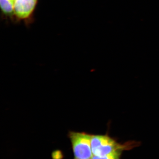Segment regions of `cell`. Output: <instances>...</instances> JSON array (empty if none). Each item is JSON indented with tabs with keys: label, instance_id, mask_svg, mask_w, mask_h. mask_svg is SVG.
Segmentation results:
<instances>
[{
	"label": "cell",
	"instance_id": "6da1fadb",
	"mask_svg": "<svg viewBox=\"0 0 159 159\" xmlns=\"http://www.w3.org/2000/svg\"><path fill=\"white\" fill-rule=\"evenodd\" d=\"M91 148L93 156L102 157L122 151L130 145H121L107 135H92Z\"/></svg>",
	"mask_w": 159,
	"mask_h": 159
},
{
	"label": "cell",
	"instance_id": "5b68a950",
	"mask_svg": "<svg viewBox=\"0 0 159 159\" xmlns=\"http://www.w3.org/2000/svg\"><path fill=\"white\" fill-rule=\"evenodd\" d=\"M122 152L121 151L115 152L104 156H93L91 159H120Z\"/></svg>",
	"mask_w": 159,
	"mask_h": 159
},
{
	"label": "cell",
	"instance_id": "52a82bcc",
	"mask_svg": "<svg viewBox=\"0 0 159 159\" xmlns=\"http://www.w3.org/2000/svg\"></svg>",
	"mask_w": 159,
	"mask_h": 159
},
{
	"label": "cell",
	"instance_id": "3957f363",
	"mask_svg": "<svg viewBox=\"0 0 159 159\" xmlns=\"http://www.w3.org/2000/svg\"><path fill=\"white\" fill-rule=\"evenodd\" d=\"M37 0H15L14 12L20 18L29 17L34 9Z\"/></svg>",
	"mask_w": 159,
	"mask_h": 159
},
{
	"label": "cell",
	"instance_id": "8992f818",
	"mask_svg": "<svg viewBox=\"0 0 159 159\" xmlns=\"http://www.w3.org/2000/svg\"><path fill=\"white\" fill-rule=\"evenodd\" d=\"M11 1H12V2H14V1H15V0H11Z\"/></svg>",
	"mask_w": 159,
	"mask_h": 159
},
{
	"label": "cell",
	"instance_id": "277c9868",
	"mask_svg": "<svg viewBox=\"0 0 159 159\" xmlns=\"http://www.w3.org/2000/svg\"><path fill=\"white\" fill-rule=\"evenodd\" d=\"M2 10L6 13L14 11V2L11 0H0Z\"/></svg>",
	"mask_w": 159,
	"mask_h": 159
},
{
	"label": "cell",
	"instance_id": "7a4b0ae2",
	"mask_svg": "<svg viewBox=\"0 0 159 159\" xmlns=\"http://www.w3.org/2000/svg\"><path fill=\"white\" fill-rule=\"evenodd\" d=\"M70 140L75 159H91L93 156L91 148L92 135L85 132L70 131Z\"/></svg>",
	"mask_w": 159,
	"mask_h": 159
}]
</instances>
